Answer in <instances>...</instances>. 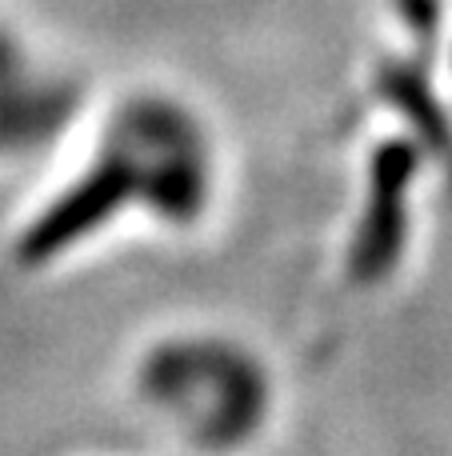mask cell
Listing matches in <instances>:
<instances>
[{
  "instance_id": "6da1fadb",
  "label": "cell",
  "mask_w": 452,
  "mask_h": 456,
  "mask_svg": "<svg viewBox=\"0 0 452 456\" xmlns=\"http://www.w3.org/2000/svg\"><path fill=\"white\" fill-rule=\"evenodd\" d=\"M141 412L192 456H240L264 441L277 377L248 340L221 329L157 337L133 369Z\"/></svg>"
},
{
  "instance_id": "7a4b0ae2",
  "label": "cell",
  "mask_w": 452,
  "mask_h": 456,
  "mask_svg": "<svg viewBox=\"0 0 452 456\" xmlns=\"http://www.w3.org/2000/svg\"><path fill=\"white\" fill-rule=\"evenodd\" d=\"M213 197V160L205 136L184 117H141L133 120L117 157L88 181L80 200L64 208L61 221L40 228L32 248L40 260L61 256L69 244L88 240L120 213L136 208L165 228H189L208 213Z\"/></svg>"
}]
</instances>
